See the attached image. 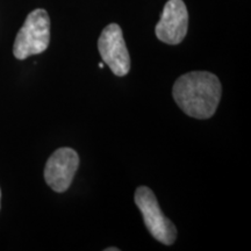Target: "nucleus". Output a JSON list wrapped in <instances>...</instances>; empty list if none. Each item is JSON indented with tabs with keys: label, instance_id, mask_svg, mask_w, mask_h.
Wrapping results in <instances>:
<instances>
[{
	"label": "nucleus",
	"instance_id": "39448f33",
	"mask_svg": "<svg viewBox=\"0 0 251 251\" xmlns=\"http://www.w3.org/2000/svg\"><path fill=\"white\" fill-rule=\"evenodd\" d=\"M78 166H79V156L74 149H57L49 157L46 164V183L55 192H65L74 180Z\"/></svg>",
	"mask_w": 251,
	"mask_h": 251
},
{
	"label": "nucleus",
	"instance_id": "423d86ee",
	"mask_svg": "<svg viewBox=\"0 0 251 251\" xmlns=\"http://www.w3.org/2000/svg\"><path fill=\"white\" fill-rule=\"evenodd\" d=\"M188 29V12L183 0H169L161 14L155 33L166 45H179Z\"/></svg>",
	"mask_w": 251,
	"mask_h": 251
},
{
	"label": "nucleus",
	"instance_id": "6e6552de",
	"mask_svg": "<svg viewBox=\"0 0 251 251\" xmlns=\"http://www.w3.org/2000/svg\"><path fill=\"white\" fill-rule=\"evenodd\" d=\"M103 67H105V63H103V62H100V63H99V68H100V69H102Z\"/></svg>",
	"mask_w": 251,
	"mask_h": 251
},
{
	"label": "nucleus",
	"instance_id": "1a4fd4ad",
	"mask_svg": "<svg viewBox=\"0 0 251 251\" xmlns=\"http://www.w3.org/2000/svg\"><path fill=\"white\" fill-rule=\"evenodd\" d=\"M0 201H1V191H0Z\"/></svg>",
	"mask_w": 251,
	"mask_h": 251
},
{
	"label": "nucleus",
	"instance_id": "20e7f679",
	"mask_svg": "<svg viewBox=\"0 0 251 251\" xmlns=\"http://www.w3.org/2000/svg\"><path fill=\"white\" fill-rule=\"evenodd\" d=\"M98 50L103 63L108 65L115 76L124 77L129 72V52L119 25L111 24L105 27L98 40Z\"/></svg>",
	"mask_w": 251,
	"mask_h": 251
},
{
	"label": "nucleus",
	"instance_id": "0eeeda50",
	"mask_svg": "<svg viewBox=\"0 0 251 251\" xmlns=\"http://www.w3.org/2000/svg\"><path fill=\"white\" fill-rule=\"evenodd\" d=\"M105 251H119L118 248H107V249H105Z\"/></svg>",
	"mask_w": 251,
	"mask_h": 251
},
{
	"label": "nucleus",
	"instance_id": "7ed1b4c3",
	"mask_svg": "<svg viewBox=\"0 0 251 251\" xmlns=\"http://www.w3.org/2000/svg\"><path fill=\"white\" fill-rule=\"evenodd\" d=\"M134 200L142 213L143 222L151 236L165 246H171L177 238L175 225L163 214L157 198L147 186H140L135 191Z\"/></svg>",
	"mask_w": 251,
	"mask_h": 251
},
{
	"label": "nucleus",
	"instance_id": "f257e3e1",
	"mask_svg": "<svg viewBox=\"0 0 251 251\" xmlns=\"http://www.w3.org/2000/svg\"><path fill=\"white\" fill-rule=\"evenodd\" d=\"M219 78L207 71H192L180 76L172 87L176 103L188 117L200 120L212 118L221 99Z\"/></svg>",
	"mask_w": 251,
	"mask_h": 251
},
{
	"label": "nucleus",
	"instance_id": "f03ea898",
	"mask_svg": "<svg viewBox=\"0 0 251 251\" xmlns=\"http://www.w3.org/2000/svg\"><path fill=\"white\" fill-rule=\"evenodd\" d=\"M50 42V19L47 11L37 8L30 12L24 26L19 30L13 46L15 58L26 59L42 54Z\"/></svg>",
	"mask_w": 251,
	"mask_h": 251
}]
</instances>
